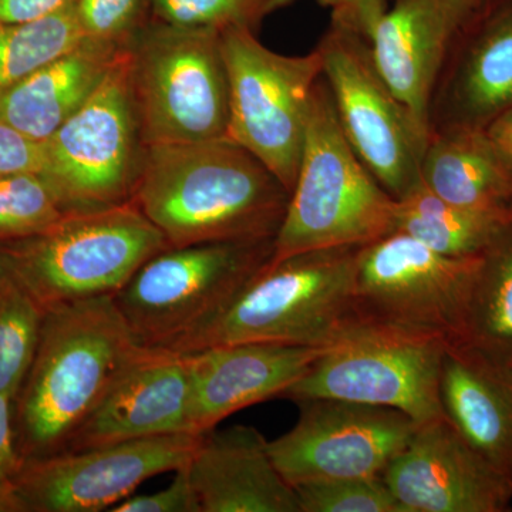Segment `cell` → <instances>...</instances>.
I'll list each match as a JSON object with an SVG mask.
<instances>
[{"label":"cell","mask_w":512,"mask_h":512,"mask_svg":"<svg viewBox=\"0 0 512 512\" xmlns=\"http://www.w3.org/2000/svg\"><path fill=\"white\" fill-rule=\"evenodd\" d=\"M397 200L343 134L328 84H316L298 178L271 264L303 252L365 247L392 234Z\"/></svg>","instance_id":"3"},{"label":"cell","mask_w":512,"mask_h":512,"mask_svg":"<svg viewBox=\"0 0 512 512\" xmlns=\"http://www.w3.org/2000/svg\"><path fill=\"white\" fill-rule=\"evenodd\" d=\"M127 50L93 96L45 141L42 175L67 214L117 207L133 198L146 144L131 94Z\"/></svg>","instance_id":"10"},{"label":"cell","mask_w":512,"mask_h":512,"mask_svg":"<svg viewBox=\"0 0 512 512\" xmlns=\"http://www.w3.org/2000/svg\"><path fill=\"white\" fill-rule=\"evenodd\" d=\"M202 434L173 433L23 461L12 483L16 512H97L131 497L148 478L191 460Z\"/></svg>","instance_id":"12"},{"label":"cell","mask_w":512,"mask_h":512,"mask_svg":"<svg viewBox=\"0 0 512 512\" xmlns=\"http://www.w3.org/2000/svg\"><path fill=\"white\" fill-rule=\"evenodd\" d=\"M201 512H301L276 468L269 441L252 426L202 434L187 464Z\"/></svg>","instance_id":"19"},{"label":"cell","mask_w":512,"mask_h":512,"mask_svg":"<svg viewBox=\"0 0 512 512\" xmlns=\"http://www.w3.org/2000/svg\"><path fill=\"white\" fill-rule=\"evenodd\" d=\"M0 512H9L8 505L3 503L2 500H0Z\"/></svg>","instance_id":"40"},{"label":"cell","mask_w":512,"mask_h":512,"mask_svg":"<svg viewBox=\"0 0 512 512\" xmlns=\"http://www.w3.org/2000/svg\"><path fill=\"white\" fill-rule=\"evenodd\" d=\"M299 419L269 441V453L292 487L340 477L382 476L419 424L390 407L346 400L296 403Z\"/></svg>","instance_id":"14"},{"label":"cell","mask_w":512,"mask_h":512,"mask_svg":"<svg viewBox=\"0 0 512 512\" xmlns=\"http://www.w3.org/2000/svg\"><path fill=\"white\" fill-rule=\"evenodd\" d=\"M461 342L512 367V228L485 255Z\"/></svg>","instance_id":"25"},{"label":"cell","mask_w":512,"mask_h":512,"mask_svg":"<svg viewBox=\"0 0 512 512\" xmlns=\"http://www.w3.org/2000/svg\"><path fill=\"white\" fill-rule=\"evenodd\" d=\"M84 39L76 0L28 22H0V94L72 50Z\"/></svg>","instance_id":"26"},{"label":"cell","mask_w":512,"mask_h":512,"mask_svg":"<svg viewBox=\"0 0 512 512\" xmlns=\"http://www.w3.org/2000/svg\"><path fill=\"white\" fill-rule=\"evenodd\" d=\"M113 512H201L200 501L188 476L187 464L175 471L171 484L164 490L134 495L121 501Z\"/></svg>","instance_id":"32"},{"label":"cell","mask_w":512,"mask_h":512,"mask_svg":"<svg viewBox=\"0 0 512 512\" xmlns=\"http://www.w3.org/2000/svg\"><path fill=\"white\" fill-rule=\"evenodd\" d=\"M190 419L187 353L141 346L114 377L66 451L161 434L191 433Z\"/></svg>","instance_id":"16"},{"label":"cell","mask_w":512,"mask_h":512,"mask_svg":"<svg viewBox=\"0 0 512 512\" xmlns=\"http://www.w3.org/2000/svg\"><path fill=\"white\" fill-rule=\"evenodd\" d=\"M320 6H325V8L335 9L336 3L338 0H316Z\"/></svg>","instance_id":"39"},{"label":"cell","mask_w":512,"mask_h":512,"mask_svg":"<svg viewBox=\"0 0 512 512\" xmlns=\"http://www.w3.org/2000/svg\"><path fill=\"white\" fill-rule=\"evenodd\" d=\"M485 134L490 138L495 150L507 161L512 168V109L504 111L495 117L487 127Z\"/></svg>","instance_id":"37"},{"label":"cell","mask_w":512,"mask_h":512,"mask_svg":"<svg viewBox=\"0 0 512 512\" xmlns=\"http://www.w3.org/2000/svg\"><path fill=\"white\" fill-rule=\"evenodd\" d=\"M274 241L167 248L144 262L113 295L138 345L181 352L269 265Z\"/></svg>","instance_id":"6"},{"label":"cell","mask_w":512,"mask_h":512,"mask_svg":"<svg viewBox=\"0 0 512 512\" xmlns=\"http://www.w3.org/2000/svg\"><path fill=\"white\" fill-rule=\"evenodd\" d=\"M84 37L128 47L153 18V0H76Z\"/></svg>","instance_id":"31"},{"label":"cell","mask_w":512,"mask_h":512,"mask_svg":"<svg viewBox=\"0 0 512 512\" xmlns=\"http://www.w3.org/2000/svg\"><path fill=\"white\" fill-rule=\"evenodd\" d=\"M170 248L133 202L69 212L46 231L0 244V275L43 312L64 303L114 295L138 268Z\"/></svg>","instance_id":"4"},{"label":"cell","mask_w":512,"mask_h":512,"mask_svg":"<svg viewBox=\"0 0 512 512\" xmlns=\"http://www.w3.org/2000/svg\"><path fill=\"white\" fill-rule=\"evenodd\" d=\"M360 248L320 249L269 262L181 352L242 342L326 348L356 316Z\"/></svg>","instance_id":"5"},{"label":"cell","mask_w":512,"mask_h":512,"mask_svg":"<svg viewBox=\"0 0 512 512\" xmlns=\"http://www.w3.org/2000/svg\"><path fill=\"white\" fill-rule=\"evenodd\" d=\"M352 36L338 26L323 43V76L346 140L377 183L399 200L420 183L429 140Z\"/></svg>","instance_id":"13"},{"label":"cell","mask_w":512,"mask_h":512,"mask_svg":"<svg viewBox=\"0 0 512 512\" xmlns=\"http://www.w3.org/2000/svg\"><path fill=\"white\" fill-rule=\"evenodd\" d=\"M485 255L454 258L394 231L359 249L357 315L461 342Z\"/></svg>","instance_id":"11"},{"label":"cell","mask_w":512,"mask_h":512,"mask_svg":"<svg viewBox=\"0 0 512 512\" xmlns=\"http://www.w3.org/2000/svg\"><path fill=\"white\" fill-rule=\"evenodd\" d=\"M74 0H0V22L15 23L43 18Z\"/></svg>","instance_id":"36"},{"label":"cell","mask_w":512,"mask_h":512,"mask_svg":"<svg viewBox=\"0 0 512 512\" xmlns=\"http://www.w3.org/2000/svg\"><path fill=\"white\" fill-rule=\"evenodd\" d=\"M291 194L229 138L146 147L131 202L170 248L275 239Z\"/></svg>","instance_id":"1"},{"label":"cell","mask_w":512,"mask_h":512,"mask_svg":"<svg viewBox=\"0 0 512 512\" xmlns=\"http://www.w3.org/2000/svg\"><path fill=\"white\" fill-rule=\"evenodd\" d=\"M439 396L444 417L512 481V367L467 343H447Z\"/></svg>","instance_id":"20"},{"label":"cell","mask_w":512,"mask_h":512,"mask_svg":"<svg viewBox=\"0 0 512 512\" xmlns=\"http://www.w3.org/2000/svg\"><path fill=\"white\" fill-rule=\"evenodd\" d=\"M387 9V0H338L333 15L336 25L369 39L377 20Z\"/></svg>","instance_id":"35"},{"label":"cell","mask_w":512,"mask_h":512,"mask_svg":"<svg viewBox=\"0 0 512 512\" xmlns=\"http://www.w3.org/2000/svg\"><path fill=\"white\" fill-rule=\"evenodd\" d=\"M511 228L512 212L458 207L437 197L421 180L397 200L394 231L454 258L487 255Z\"/></svg>","instance_id":"23"},{"label":"cell","mask_w":512,"mask_h":512,"mask_svg":"<svg viewBox=\"0 0 512 512\" xmlns=\"http://www.w3.org/2000/svg\"><path fill=\"white\" fill-rule=\"evenodd\" d=\"M221 35L229 77L228 138L251 151L292 194L313 90L323 76L322 47L286 56L262 45L251 29Z\"/></svg>","instance_id":"9"},{"label":"cell","mask_w":512,"mask_h":512,"mask_svg":"<svg viewBox=\"0 0 512 512\" xmlns=\"http://www.w3.org/2000/svg\"><path fill=\"white\" fill-rule=\"evenodd\" d=\"M43 316L28 293L0 275V393L13 400L32 365Z\"/></svg>","instance_id":"27"},{"label":"cell","mask_w":512,"mask_h":512,"mask_svg":"<svg viewBox=\"0 0 512 512\" xmlns=\"http://www.w3.org/2000/svg\"><path fill=\"white\" fill-rule=\"evenodd\" d=\"M382 477L406 512L510 510V478L478 454L446 417L419 424Z\"/></svg>","instance_id":"15"},{"label":"cell","mask_w":512,"mask_h":512,"mask_svg":"<svg viewBox=\"0 0 512 512\" xmlns=\"http://www.w3.org/2000/svg\"><path fill=\"white\" fill-rule=\"evenodd\" d=\"M146 147L228 138L229 77L220 30L151 19L127 50Z\"/></svg>","instance_id":"7"},{"label":"cell","mask_w":512,"mask_h":512,"mask_svg":"<svg viewBox=\"0 0 512 512\" xmlns=\"http://www.w3.org/2000/svg\"><path fill=\"white\" fill-rule=\"evenodd\" d=\"M447 342L357 315L281 399L346 400L399 410L417 424L444 417L439 396Z\"/></svg>","instance_id":"8"},{"label":"cell","mask_w":512,"mask_h":512,"mask_svg":"<svg viewBox=\"0 0 512 512\" xmlns=\"http://www.w3.org/2000/svg\"><path fill=\"white\" fill-rule=\"evenodd\" d=\"M463 2L467 9L470 10L471 15H473V13L480 12L485 6H488L491 0H463Z\"/></svg>","instance_id":"38"},{"label":"cell","mask_w":512,"mask_h":512,"mask_svg":"<svg viewBox=\"0 0 512 512\" xmlns=\"http://www.w3.org/2000/svg\"><path fill=\"white\" fill-rule=\"evenodd\" d=\"M325 348L272 342L211 346L187 353L191 375L192 434L254 404L276 399L301 379Z\"/></svg>","instance_id":"18"},{"label":"cell","mask_w":512,"mask_h":512,"mask_svg":"<svg viewBox=\"0 0 512 512\" xmlns=\"http://www.w3.org/2000/svg\"><path fill=\"white\" fill-rule=\"evenodd\" d=\"M421 181L458 207L512 212V168L481 128L460 126L429 141Z\"/></svg>","instance_id":"22"},{"label":"cell","mask_w":512,"mask_h":512,"mask_svg":"<svg viewBox=\"0 0 512 512\" xmlns=\"http://www.w3.org/2000/svg\"><path fill=\"white\" fill-rule=\"evenodd\" d=\"M127 49L84 37L0 94V121L45 143L93 96Z\"/></svg>","instance_id":"21"},{"label":"cell","mask_w":512,"mask_h":512,"mask_svg":"<svg viewBox=\"0 0 512 512\" xmlns=\"http://www.w3.org/2000/svg\"><path fill=\"white\" fill-rule=\"evenodd\" d=\"M46 148L16 128L0 121V178L45 170Z\"/></svg>","instance_id":"33"},{"label":"cell","mask_w":512,"mask_h":512,"mask_svg":"<svg viewBox=\"0 0 512 512\" xmlns=\"http://www.w3.org/2000/svg\"><path fill=\"white\" fill-rule=\"evenodd\" d=\"M140 348L113 295L46 311L32 365L13 400L23 461L66 451Z\"/></svg>","instance_id":"2"},{"label":"cell","mask_w":512,"mask_h":512,"mask_svg":"<svg viewBox=\"0 0 512 512\" xmlns=\"http://www.w3.org/2000/svg\"><path fill=\"white\" fill-rule=\"evenodd\" d=\"M293 0H153V18L184 28L254 30Z\"/></svg>","instance_id":"29"},{"label":"cell","mask_w":512,"mask_h":512,"mask_svg":"<svg viewBox=\"0 0 512 512\" xmlns=\"http://www.w3.org/2000/svg\"><path fill=\"white\" fill-rule=\"evenodd\" d=\"M293 488L301 512H406L382 476L329 478Z\"/></svg>","instance_id":"30"},{"label":"cell","mask_w":512,"mask_h":512,"mask_svg":"<svg viewBox=\"0 0 512 512\" xmlns=\"http://www.w3.org/2000/svg\"><path fill=\"white\" fill-rule=\"evenodd\" d=\"M67 212L39 173L0 178V244L40 234Z\"/></svg>","instance_id":"28"},{"label":"cell","mask_w":512,"mask_h":512,"mask_svg":"<svg viewBox=\"0 0 512 512\" xmlns=\"http://www.w3.org/2000/svg\"><path fill=\"white\" fill-rule=\"evenodd\" d=\"M22 464L13 420V399L0 393V500L8 505L9 512H16L12 483Z\"/></svg>","instance_id":"34"},{"label":"cell","mask_w":512,"mask_h":512,"mask_svg":"<svg viewBox=\"0 0 512 512\" xmlns=\"http://www.w3.org/2000/svg\"><path fill=\"white\" fill-rule=\"evenodd\" d=\"M470 15L463 0H396L370 33L376 72L426 140L431 93L441 64Z\"/></svg>","instance_id":"17"},{"label":"cell","mask_w":512,"mask_h":512,"mask_svg":"<svg viewBox=\"0 0 512 512\" xmlns=\"http://www.w3.org/2000/svg\"><path fill=\"white\" fill-rule=\"evenodd\" d=\"M456 96L464 127L484 130L512 109V0L490 10L461 66Z\"/></svg>","instance_id":"24"}]
</instances>
